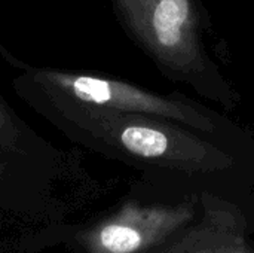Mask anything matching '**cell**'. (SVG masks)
Masks as SVG:
<instances>
[{
  "mask_svg": "<svg viewBox=\"0 0 254 253\" xmlns=\"http://www.w3.org/2000/svg\"><path fill=\"white\" fill-rule=\"evenodd\" d=\"M49 78L57 86L73 94L77 100L89 104L176 119L177 122L188 124L202 133H211L214 130L213 122L192 106L150 94L124 82L64 73H52Z\"/></svg>",
  "mask_w": 254,
  "mask_h": 253,
  "instance_id": "cell-3",
  "label": "cell"
},
{
  "mask_svg": "<svg viewBox=\"0 0 254 253\" xmlns=\"http://www.w3.org/2000/svg\"><path fill=\"white\" fill-rule=\"evenodd\" d=\"M195 253H249L243 249H235V248H211V249H202V251H198Z\"/></svg>",
  "mask_w": 254,
  "mask_h": 253,
  "instance_id": "cell-5",
  "label": "cell"
},
{
  "mask_svg": "<svg viewBox=\"0 0 254 253\" xmlns=\"http://www.w3.org/2000/svg\"><path fill=\"white\" fill-rule=\"evenodd\" d=\"M190 216L186 207H141L131 203L82 233L80 246L85 253H143L183 227Z\"/></svg>",
  "mask_w": 254,
  "mask_h": 253,
  "instance_id": "cell-2",
  "label": "cell"
},
{
  "mask_svg": "<svg viewBox=\"0 0 254 253\" xmlns=\"http://www.w3.org/2000/svg\"><path fill=\"white\" fill-rule=\"evenodd\" d=\"M129 34L170 76L201 94L234 104L232 91L205 54L195 0H115Z\"/></svg>",
  "mask_w": 254,
  "mask_h": 253,
  "instance_id": "cell-1",
  "label": "cell"
},
{
  "mask_svg": "<svg viewBox=\"0 0 254 253\" xmlns=\"http://www.w3.org/2000/svg\"><path fill=\"white\" fill-rule=\"evenodd\" d=\"M118 140L125 151L144 160L193 164L208 157L205 143L159 121H129L119 130Z\"/></svg>",
  "mask_w": 254,
  "mask_h": 253,
  "instance_id": "cell-4",
  "label": "cell"
}]
</instances>
